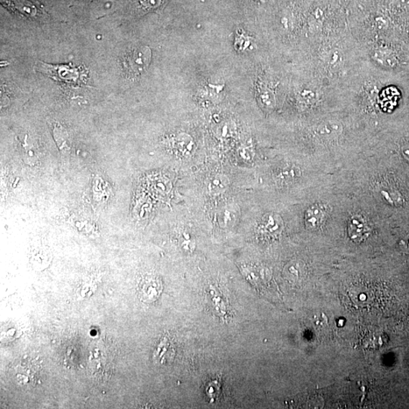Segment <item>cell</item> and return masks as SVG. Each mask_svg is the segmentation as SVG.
I'll return each instance as SVG.
<instances>
[{"label": "cell", "mask_w": 409, "mask_h": 409, "mask_svg": "<svg viewBox=\"0 0 409 409\" xmlns=\"http://www.w3.org/2000/svg\"><path fill=\"white\" fill-rule=\"evenodd\" d=\"M2 5L14 13L26 18H34L43 11L40 5L33 0H1Z\"/></svg>", "instance_id": "4"}, {"label": "cell", "mask_w": 409, "mask_h": 409, "mask_svg": "<svg viewBox=\"0 0 409 409\" xmlns=\"http://www.w3.org/2000/svg\"><path fill=\"white\" fill-rule=\"evenodd\" d=\"M230 185V180L226 175L217 174L211 178L207 185V192L211 195L223 194Z\"/></svg>", "instance_id": "9"}, {"label": "cell", "mask_w": 409, "mask_h": 409, "mask_svg": "<svg viewBox=\"0 0 409 409\" xmlns=\"http://www.w3.org/2000/svg\"><path fill=\"white\" fill-rule=\"evenodd\" d=\"M401 153H403L404 157L409 161V142L405 143L401 146Z\"/></svg>", "instance_id": "15"}, {"label": "cell", "mask_w": 409, "mask_h": 409, "mask_svg": "<svg viewBox=\"0 0 409 409\" xmlns=\"http://www.w3.org/2000/svg\"><path fill=\"white\" fill-rule=\"evenodd\" d=\"M239 216V210L235 204L225 207L220 214V224L224 227H230L235 224Z\"/></svg>", "instance_id": "10"}, {"label": "cell", "mask_w": 409, "mask_h": 409, "mask_svg": "<svg viewBox=\"0 0 409 409\" xmlns=\"http://www.w3.org/2000/svg\"><path fill=\"white\" fill-rule=\"evenodd\" d=\"M161 280L155 275H146L140 281L137 293L141 301L146 303L156 302L162 293Z\"/></svg>", "instance_id": "3"}, {"label": "cell", "mask_w": 409, "mask_h": 409, "mask_svg": "<svg viewBox=\"0 0 409 409\" xmlns=\"http://www.w3.org/2000/svg\"><path fill=\"white\" fill-rule=\"evenodd\" d=\"M152 59L150 49L143 46L133 49L124 60L126 72L131 76L142 75L149 68Z\"/></svg>", "instance_id": "1"}, {"label": "cell", "mask_w": 409, "mask_h": 409, "mask_svg": "<svg viewBox=\"0 0 409 409\" xmlns=\"http://www.w3.org/2000/svg\"><path fill=\"white\" fill-rule=\"evenodd\" d=\"M372 58L380 66L386 68H393L397 65L396 55L390 49L386 47H380L373 52Z\"/></svg>", "instance_id": "6"}, {"label": "cell", "mask_w": 409, "mask_h": 409, "mask_svg": "<svg viewBox=\"0 0 409 409\" xmlns=\"http://www.w3.org/2000/svg\"><path fill=\"white\" fill-rule=\"evenodd\" d=\"M293 173V171L292 170V169H290V170H289V169L287 168L285 169V171L281 172L279 174V175L278 176V180L281 182L288 181L289 180H291L293 177V175L291 174Z\"/></svg>", "instance_id": "13"}, {"label": "cell", "mask_w": 409, "mask_h": 409, "mask_svg": "<svg viewBox=\"0 0 409 409\" xmlns=\"http://www.w3.org/2000/svg\"><path fill=\"white\" fill-rule=\"evenodd\" d=\"M239 156L246 161H249L253 157L252 153L248 149H244L239 152Z\"/></svg>", "instance_id": "14"}, {"label": "cell", "mask_w": 409, "mask_h": 409, "mask_svg": "<svg viewBox=\"0 0 409 409\" xmlns=\"http://www.w3.org/2000/svg\"><path fill=\"white\" fill-rule=\"evenodd\" d=\"M171 147L174 153L181 157L192 156L194 151V140L186 133H181L174 137L172 140Z\"/></svg>", "instance_id": "5"}, {"label": "cell", "mask_w": 409, "mask_h": 409, "mask_svg": "<svg viewBox=\"0 0 409 409\" xmlns=\"http://www.w3.org/2000/svg\"><path fill=\"white\" fill-rule=\"evenodd\" d=\"M324 211L318 207H313L307 211L306 221L309 227L315 228L321 224Z\"/></svg>", "instance_id": "12"}, {"label": "cell", "mask_w": 409, "mask_h": 409, "mask_svg": "<svg viewBox=\"0 0 409 409\" xmlns=\"http://www.w3.org/2000/svg\"><path fill=\"white\" fill-rule=\"evenodd\" d=\"M349 233L354 241H361L368 237L369 228L362 218L356 216L352 218L349 224Z\"/></svg>", "instance_id": "7"}, {"label": "cell", "mask_w": 409, "mask_h": 409, "mask_svg": "<svg viewBox=\"0 0 409 409\" xmlns=\"http://www.w3.org/2000/svg\"><path fill=\"white\" fill-rule=\"evenodd\" d=\"M318 131L323 137H334L341 135L342 127L338 123L326 122L320 125Z\"/></svg>", "instance_id": "11"}, {"label": "cell", "mask_w": 409, "mask_h": 409, "mask_svg": "<svg viewBox=\"0 0 409 409\" xmlns=\"http://www.w3.org/2000/svg\"><path fill=\"white\" fill-rule=\"evenodd\" d=\"M282 228L280 216L269 214L264 216L259 226V231L265 235H276Z\"/></svg>", "instance_id": "8"}, {"label": "cell", "mask_w": 409, "mask_h": 409, "mask_svg": "<svg viewBox=\"0 0 409 409\" xmlns=\"http://www.w3.org/2000/svg\"><path fill=\"white\" fill-rule=\"evenodd\" d=\"M38 70L52 79L70 83H77L80 81V72L76 68L66 66H51L44 62H38Z\"/></svg>", "instance_id": "2"}]
</instances>
